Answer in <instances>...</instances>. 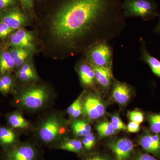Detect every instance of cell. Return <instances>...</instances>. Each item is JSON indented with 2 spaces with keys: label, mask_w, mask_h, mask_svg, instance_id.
<instances>
[{
  "label": "cell",
  "mask_w": 160,
  "mask_h": 160,
  "mask_svg": "<svg viewBox=\"0 0 160 160\" xmlns=\"http://www.w3.org/2000/svg\"><path fill=\"white\" fill-rule=\"evenodd\" d=\"M86 160H109L107 158L100 155L93 156L86 159Z\"/></svg>",
  "instance_id": "d590c367"
},
{
  "label": "cell",
  "mask_w": 160,
  "mask_h": 160,
  "mask_svg": "<svg viewBox=\"0 0 160 160\" xmlns=\"http://www.w3.org/2000/svg\"><path fill=\"white\" fill-rule=\"evenodd\" d=\"M9 92L6 88V86L4 85L3 81L0 78V92L3 94L6 95L9 93Z\"/></svg>",
  "instance_id": "e575fe53"
},
{
  "label": "cell",
  "mask_w": 160,
  "mask_h": 160,
  "mask_svg": "<svg viewBox=\"0 0 160 160\" xmlns=\"http://www.w3.org/2000/svg\"><path fill=\"white\" fill-rule=\"evenodd\" d=\"M60 149L78 153L82 150V143L79 140H69L61 144L60 146Z\"/></svg>",
  "instance_id": "603a6c76"
},
{
  "label": "cell",
  "mask_w": 160,
  "mask_h": 160,
  "mask_svg": "<svg viewBox=\"0 0 160 160\" xmlns=\"http://www.w3.org/2000/svg\"><path fill=\"white\" fill-rule=\"evenodd\" d=\"M132 92L131 87L126 83L113 81L112 95L118 104L124 105L127 103L131 97Z\"/></svg>",
  "instance_id": "8fae6325"
},
{
  "label": "cell",
  "mask_w": 160,
  "mask_h": 160,
  "mask_svg": "<svg viewBox=\"0 0 160 160\" xmlns=\"http://www.w3.org/2000/svg\"><path fill=\"white\" fill-rule=\"evenodd\" d=\"M37 152L34 147L22 145L9 149L6 154V160H35Z\"/></svg>",
  "instance_id": "30bf717a"
},
{
  "label": "cell",
  "mask_w": 160,
  "mask_h": 160,
  "mask_svg": "<svg viewBox=\"0 0 160 160\" xmlns=\"http://www.w3.org/2000/svg\"><path fill=\"white\" fill-rule=\"evenodd\" d=\"M8 122L12 127L17 129H24L29 126V123L27 120L24 118L22 115L16 112L9 115Z\"/></svg>",
  "instance_id": "44dd1931"
},
{
  "label": "cell",
  "mask_w": 160,
  "mask_h": 160,
  "mask_svg": "<svg viewBox=\"0 0 160 160\" xmlns=\"http://www.w3.org/2000/svg\"><path fill=\"white\" fill-rule=\"evenodd\" d=\"M141 55L140 59L146 63L150 67L152 73L156 76L160 77V61L158 58L152 56L146 49V42L141 38Z\"/></svg>",
  "instance_id": "9a60e30c"
},
{
  "label": "cell",
  "mask_w": 160,
  "mask_h": 160,
  "mask_svg": "<svg viewBox=\"0 0 160 160\" xmlns=\"http://www.w3.org/2000/svg\"><path fill=\"white\" fill-rule=\"evenodd\" d=\"M1 78L3 81L4 85L6 86L7 89L10 92L13 87V80L12 78L9 75L6 74L2 75Z\"/></svg>",
  "instance_id": "f546056e"
},
{
  "label": "cell",
  "mask_w": 160,
  "mask_h": 160,
  "mask_svg": "<svg viewBox=\"0 0 160 160\" xmlns=\"http://www.w3.org/2000/svg\"><path fill=\"white\" fill-rule=\"evenodd\" d=\"M9 51L17 67H21L25 64L32 52L29 49L18 47H11Z\"/></svg>",
  "instance_id": "e0dca14e"
},
{
  "label": "cell",
  "mask_w": 160,
  "mask_h": 160,
  "mask_svg": "<svg viewBox=\"0 0 160 160\" xmlns=\"http://www.w3.org/2000/svg\"><path fill=\"white\" fill-rule=\"evenodd\" d=\"M72 128L75 134L78 137H85L91 133V126L88 122L83 120L75 121Z\"/></svg>",
  "instance_id": "d6986e66"
},
{
  "label": "cell",
  "mask_w": 160,
  "mask_h": 160,
  "mask_svg": "<svg viewBox=\"0 0 160 160\" xmlns=\"http://www.w3.org/2000/svg\"><path fill=\"white\" fill-rule=\"evenodd\" d=\"M28 19L18 8H11L0 12V22L5 23L16 30L26 25Z\"/></svg>",
  "instance_id": "52a82bcc"
},
{
  "label": "cell",
  "mask_w": 160,
  "mask_h": 160,
  "mask_svg": "<svg viewBox=\"0 0 160 160\" xmlns=\"http://www.w3.org/2000/svg\"><path fill=\"white\" fill-rule=\"evenodd\" d=\"M14 60L9 51L5 50L0 52V73L8 74L15 67Z\"/></svg>",
  "instance_id": "2e32d148"
},
{
  "label": "cell",
  "mask_w": 160,
  "mask_h": 160,
  "mask_svg": "<svg viewBox=\"0 0 160 160\" xmlns=\"http://www.w3.org/2000/svg\"><path fill=\"white\" fill-rule=\"evenodd\" d=\"M112 49L109 42H103L92 46L86 51V59L93 66H112Z\"/></svg>",
  "instance_id": "3957f363"
},
{
  "label": "cell",
  "mask_w": 160,
  "mask_h": 160,
  "mask_svg": "<svg viewBox=\"0 0 160 160\" xmlns=\"http://www.w3.org/2000/svg\"><path fill=\"white\" fill-rule=\"evenodd\" d=\"M92 65V64H91ZM95 72L96 82L105 90H108L113 83V74L111 67H99L92 65Z\"/></svg>",
  "instance_id": "7c38bea8"
},
{
  "label": "cell",
  "mask_w": 160,
  "mask_h": 160,
  "mask_svg": "<svg viewBox=\"0 0 160 160\" xmlns=\"http://www.w3.org/2000/svg\"><path fill=\"white\" fill-rule=\"evenodd\" d=\"M109 146L116 160H129L134 145L131 140L124 138L112 141L109 143Z\"/></svg>",
  "instance_id": "9c48e42d"
},
{
  "label": "cell",
  "mask_w": 160,
  "mask_h": 160,
  "mask_svg": "<svg viewBox=\"0 0 160 160\" xmlns=\"http://www.w3.org/2000/svg\"><path fill=\"white\" fill-rule=\"evenodd\" d=\"M18 75L19 78L23 82H30L36 79L37 78L34 67L29 62L25 63L20 67Z\"/></svg>",
  "instance_id": "ac0fdd59"
},
{
  "label": "cell",
  "mask_w": 160,
  "mask_h": 160,
  "mask_svg": "<svg viewBox=\"0 0 160 160\" xmlns=\"http://www.w3.org/2000/svg\"><path fill=\"white\" fill-rule=\"evenodd\" d=\"M15 31L5 23L0 22V39H4Z\"/></svg>",
  "instance_id": "83f0119b"
},
{
  "label": "cell",
  "mask_w": 160,
  "mask_h": 160,
  "mask_svg": "<svg viewBox=\"0 0 160 160\" xmlns=\"http://www.w3.org/2000/svg\"><path fill=\"white\" fill-rule=\"evenodd\" d=\"M8 45L11 47H18L35 50L34 36L30 32L20 29L12 32L9 38Z\"/></svg>",
  "instance_id": "8992f818"
},
{
  "label": "cell",
  "mask_w": 160,
  "mask_h": 160,
  "mask_svg": "<svg viewBox=\"0 0 160 160\" xmlns=\"http://www.w3.org/2000/svg\"><path fill=\"white\" fill-rule=\"evenodd\" d=\"M83 110L88 118L92 120L99 118L105 114L106 106L99 97L89 94L84 98Z\"/></svg>",
  "instance_id": "5b68a950"
},
{
  "label": "cell",
  "mask_w": 160,
  "mask_h": 160,
  "mask_svg": "<svg viewBox=\"0 0 160 160\" xmlns=\"http://www.w3.org/2000/svg\"><path fill=\"white\" fill-rule=\"evenodd\" d=\"M128 116L130 121L138 124H140L144 121V115L139 111L133 110L129 111L128 113Z\"/></svg>",
  "instance_id": "4316f807"
},
{
  "label": "cell",
  "mask_w": 160,
  "mask_h": 160,
  "mask_svg": "<svg viewBox=\"0 0 160 160\" xmlns=\"http://www.w3.org/2000/svg\"><path fill=\"white\" fill-rule=\"evenodd\" d=\"M95 138L92 133H89L84 137L82 141L83 146L87 150H90L95 145Z\"/></svg>",
  "instance_id": "484cf974"
},
{
  "label": "cell",
  "mask_w": 160,
  "mask_h": 160,
  "mask_svg": "<svg viewBox=\"0 0 160 160\" xmlns=\"http://www.w3.org/2000/svg\"><path fill=\"white\" fill-rule=\"evenodd\" d=\"M158 17L159 18V22L157 26L156 27L155 29H154V32H157V33H160V12L158 14Z\"/></svg>",
  "instance_id": "8d00e7d4"
},
{
  "label": "cell",
  "mask_w": 160,
  "mask_h": 160,
  "mask_svg": "<svg viewBox=\"0 0 160 160\" xmlns=\"http://www.w3.org/2000/svg\"><path fill=\"white\" fill-rule=\"evenodd\" d=\"M16 0H0V12L14 8Z\"/></svg>",
  "instance_id": "f1b7e54d"
},
{
  "label": "cell",
  "mask_w": 160,
  "mask_h": 160,
  "mask_svg": "<svg viewBox=\"0 0 160 160\" xmlns=\"http://www.w3.org/2000/svg\"><path fill=\"white\" fill-rule=\"evenodd\" d=\"M140 146L145 151L154 156L160 158V135L146 133L141 138Z\"/></svg>",
  "instance_id": "4fadbf2b"
},
{
  "label": "cell",
  "mask_w": 160,
  "mask_h": 160,
  "mask_svg": "<svg viewBox=\"0 0 160 160\" xmlns=\"http://www.w3.org/2000/svg\"><path fill=\"white\" fill-rule=\"evenodd\" d=\"M15 134L11 129L0 127V144L4 146H10L15 142Z\"/></svg>",
  "instance_id": "ffe728a7"
},
{
  "label": "cell",
  "mask_w": 160,
  "mask_h": 160,
  "mask_svg": "<svg viewBox=\"0 0 160 160\" xmlns=\"http://www.w3.org/2000/svg\"><path fill=\"white\" fill-rule=\"evenodd\" d=\"M49 92L42 86L31 87L20 95L19 102L22 106L32 110L39 109L49 99Z\"/></svg>",
  "instance_id": "277c9868"
},
{
  "label": "cell",
  "mask_w": 160,
  "mask_h": 160,
  "mask_svg": "<svg viewBox=\"0 0 160 160\" xmlns=\"http://www.w3.org/2000/svg\"><path fill=\"white\" fill-rule=\"evenodd\" d=\"M147 120L151 131L154 134L160 133V113L149 114Z\"/></svg>",
  "instance_id": "cb8c5ba5"
},
{
  "label": "cell",
  "mask_w": 160,
  "mask_h": 160,
  "mask_svg": "<svg viewBox=\"0 0 160 160\" xmlns=\"http://www.w3.org/2000/svg\"><path fill=\"white\" fill-rule=\"evenodd\" d=\"M84 93H85V91H83V92H82V94L80 95L79 97L75 100L74 102L72 103L71 106H69V108H68V109H67L68 114H69L70 116H72V114H73V112H74L79 102L81 100H82V98Z\"/></svg>",
  "instance_id": "4dcf8cb0"
},
{
  "label": "cell",
  "mask_w": 160,
  "mask_h": 160,
  "mask_svg": "<svg viewBox=\"0 0 160 160\" xmlns=\"http://www.w3.org/2000/svg\"><path fill=\"white\" fill-rule=\"evenodd\" d=\"M134 160H158L148 153H141L137 155Z\"/></svg>",
  "instance_id": "d6a6232c"
},
{
  "label": "cell",
  "mask_w": 160,
  "mask_h": 160,
  "mask_svg": "<svg viewBox=\"0 0 160 160\" xmlns=\"http://www.w3.org/2000/svg\"><path fill=\"white\" fill-rule=\"evenodd\" d=\"M117 0H67L56 12L51 25L56 39L71 50H87L121 35L126 26Z\"/></svg>",
  "instance_id": "6da1fadb"
},
{
  "label": "cell",
  "mask_w": 160,
  "mask_h": 160,
  "mask_svg": "<svg viewBox=\"0 0 160 160\" xmlns=\"http://www.w3.org/2000/svg\"><path fill=\"white\" fill-rule=\"evenodd\" d=\"M110 122L113 126V128L116 131H121L126 129V126L123 121L120 118L118 115H113L112 117L111 121Z\"/></svg>",
  "instance_id": "d4e9b609"
},
{
  "label": "cell",
  "mask_w": 160,
  "mask_h": 160,
  "mask_svg": "<svg viewBox=\"0 0 160 160\" xmlns=\"http://www.w3.org/2000/svg\"><path fill=\"white\" fill-rule=\"evenodd\" d=\"M126 129H127L129 132L132 133L137 132L140 130V124L131 121L126 126Z\"/></svg>",
  "instance_id": "1f68e13d"
},
{
  "label": "cell",
  "mask_w": 160,
  "mask_h": 160,
  "mask_svg": "<svg viewBox=\"0 0 160 160\" xmlns=\"http://www.w3.org/2000/svg\"><path fill=\"white\" fill-rule=\"evenodd\" d=\"M99 137L101 138L111 136L114 134L115 130L111 123L108 122H102L96 126Z\"/></svg>",
  "instance_id": "7402d4cb"
},
{
  "label": "cell",
  "mask_w": 160,
  "mask_h": 160,
  "mask_svg": "<svg viewBox=\"0 0 160 160\" xmlns=\"http://www.w3.org/2000/svg\"><path fill=\"white\" fill-rule=\"evenodd\" d=\"M78 71L81 82L83 85L88 87L94 86L96 82L94 69L88 60L86 59L80 64Z\"/></svg>",
  "instance_id": "5bb4252c"
},
{
  "label": "cell",
  "mask_w": 160,
  "mask_h": 160,
  "mask_svg": "<svg viewBox=\"0 0 160 160\" xmlns=\"http://www.w3.org/2000/svg\"><path fill=\"white\" fill-rule=\"evenodd\" d=\"M125 17H139L144 21L158 16V6L152 0H125L122 5Z\"/></svg>",
  "instance_id": "7a4b0ae2"
},
{
  "label": "cell",
  "mask_w": 160,
  "mask_h": 160,
  "mask_svg": "<svg viewBox=\"0 0 160 160\" xmlns=\"http://www.w3.org/2000/svg\"><path fill=\"white\" fill-rule=\"evenodd\" d=\"M23 8L30 9L33 7V0H20Z\"/></svg>",
  "instance_id": "836d02e7"
},
{
  "label": "cell",
  "mask_w": 160,
  "mask_h": 160,
  "mask_svg": "<svg viewBox=\"0 0 160 160\" xmlns=\"http://www.w3.org/2000/svg\"><path fill=\"white\" fill-rule=\"evenodd\" d=\"M61 123L55 116L49 117L44 122L39 130L41 139L46 143H51L59 136Z\"/></svg>",
  "instance_id": "ba28073f"
}]
</instances>
